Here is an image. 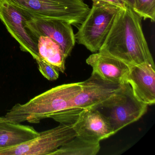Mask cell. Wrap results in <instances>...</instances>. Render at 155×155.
Masks as SVG:
<instances>
[{
	"label": "cell",
	"instance_id": "11",
	"mask_svg": "<svg viewBox=\"0 0 155 155\" xmlns=\"http://www.w3.org/2000/svg\"><path fill=\"white\" fill-rule=\"evenodd\" d=\"M155 68L147 63L131 65L126 79L136 97L148 106L155 103Z\"/></svg>",
	"mask_w": 155,
	"mask_h": 155
},
{
	"label": "cell",
	"instance_id": "7",
	"mask_svg": "<svg viewBox=\"0 0 155 155\" xmlns=\"http://www.w3.org/2000/svg\"><path fill=\"white\" fill-rule=\"evenodd\" d=\"M29 18L8 0H0V20L10 34L18 41L22 51L31 54L34 59L40 57L38 39L26 28Z\"/></svg>",
	"mask_w": 155,
	"mask_h": 155
},
{
	"label": "cell",
	"instance_id": "15",
	"mask_svg": "<svg viewBox=\"0 0 155 155\" xmlns=\"http://www.w3.org/2000/svg\"><path fill=\"white\" fill-rule=\"evenodd\" d=\"M100 148V142L77 136L51 155H96Z\"/></svg>",
	"mask_w": 155,
	"mask_h": 155
},
{
	"label": "cell",
	"instance_id": "3",
	"mask_svg": "<svg viewBox=\"0 0 155 155\" xmlns=\"http://www.w3.org/2000/svg\"><path fill=\"white\" fill-rule=\"evenodd\" d=\"M29 19L62 20L78 28L90 8L83 0H8Z\"/></svg>",
	"mask_w": 155,
	"mask_h": 155
},
{
	"label": "cell",
	"instance_id": "17",
	"mask_svg": "<svg viewBox=\"0 0 155 155\" xmlns=\"http://www.w3.org/2000/svg\"><path fill=\"white\" fill-rule=\"evenodd\" d=\"M39 70L43 77L49 81H55L58 78L59 71L53 65L48 63L41 57L36 59Z\"/></svg>",
	"mask_w": 155,
	"mask_h": 155
},
{
	"label": "cell",
	"instance_id": "16",
	"mask_svg": "<svg viewBox=\"0 0 155 155\" xmlns=\"http://www.w3.org/2000/svg\"><path fill=\"white\" fill-rule=\"evenodd\" d=\"M133 11L144 19L155 20V0H135Z\"/></svg>",
	"mask_w": 155,
	"mask_h": 155
},
{
	"label": "cell",
	"instance_id": "6",
	"mask_svg": "<svg viewBox=\"0 0 155 155\" xmlns=\"http://www.w3.org/2000/svg\"><path fill=\"white\" fill-rule=\"evenodd\" d=\"M71 125L61 124L40 132L37 137L20 145L0 149V155H51L77 136Z\"/></svg>",
	"mask_w": 155,
	"mask_h": 155
},
{
	"label": "cell",
	"instance_id": "19",
	"mask_svg": "<svg viewBox=\"0 0 155 155\" xmlns=\"http://www.w3.org/2000/svg\"><path fill=\"white\" fill-rule=\"evenodd\" d=\"M126 5L132 8H133V5H134L135 0H121Z\"/></svg>",
	"mask_w": 155,
	"mask_h": 155
},
{
	"label": "cell",
	"instance_id": "5",
	"mask_svg": "<svg viewBox=\"0 0 155 155\" xmlns=\"http://www.w3.org/2000/svg\"><path fill=\"white\" fill-rule=\"evenodd\" d=\"M121 8L107 3H93L92 8L75 35L76 42L92 52L99 51Z\"/></svg>",
	"mask_w": 155,
	"mask_h": 155
},
{
	"label": "cell",
	"instance_id": "13",
	"mask_svg": "<svg viewBox=\"0 0 155 155\" xmlns=\"http://www.w3.org/2000/svg\"><path fill=\"white\" fill-rule=\"evenodd\" d=\"M33 127L20 123L0 120V149L15 147L38 137Z\"/></svg>",
	"mask_w": 155,
	"mask_h": 155
},
{
	"label": "cell",
	"instance_id": "1",
	"mask_svg": "<svg viewBox=\"0 0 155 155\" xmlns=\"http://www.w3.org/2000/svg\"><path fill=\"white\" fill-rule=\"evenodd\" d=\"M81 90V82L63 84L36 96L27 103L15 104L0 120L38 123L51 118L58 122L73 120L83 110L73 107V101Z\"/></svg>",
	"mask_w": 155,
	"mask_h": 155
},
{
	"label": "cell",
	"instance_id": "4",
	"mask_svg": "<svg viewBox=\"0 0 155 155\" xmlns=\"http://www.w3.org/2000/svg\"><path fill=\"white\" fill-rule=\"evenodd\" d=\"M148 106L136 97L131 86L125 81L113 96L95 109L107 118L115 134L139 120L147 112Z\"/></svg>",
	"mask_w": 155,
	"mask_h": 155
},
{
	"label": "cell",
	"instance_id": "9",
	"mask_svg": "<svg viewBox=\"0 0 155 155\" xmlns=\"http://www.w3.org/2000/svg\"><path fill=\"white\" fill-rule=\"evenodd\" d=\"M122 83L107 80L92 72L88 79L81 82V90L74 98L73 107L96 108L113 96L120 88Z\"/></svg>",
	"mask_w": 155,
	"mask_h": 155
},
{
	"label": "cell",
	"instance_id": "8",
	"mask_svg": "<svg viewBox=\"0 0 155 155\" xmlns=\"http://www.w3.org/2000/svg\"><path fill=\"white\" fill-rule=\"evenodd\" d=\"M26 27L37 39L40 36H45L55 41L60 47L66 58L75 46L76 39L71 25L65 21L34 18L27 21Z\"/></svg>",
	"mask_w": 155,
	"mask_h": 155
},
{
	"label": "cell",
	"instance_id": "14",
	"mask_svg": "<svg viewBox=\"0 0 155 155\" xmlns=\"http://www.w3.org/2000/svg\"><path fill=\"white\" fill-rule=\"evenodd\" d=\"M37 42L40 57L59 71L64 73L66 58L60 46L50 38L45 36H40Z\"/></svg>",
	"mask_w": 155,
	"mask_h": 155
},
{
	"label": "cell",
	"instance_id": "2",
	"mask_svg": "<svg viewBox=\"0 0 155 155\" xmlns=\"http://www.w3.org/2000/svg\"><path fill=\"white\" fill-rule=\"evenodd\" d=\"M141 18L127 5L118 11L112 27L99 52L130 65L155 66L143 34Z\"/></svg>",
	"mask_w": 155,
	"mask_h": 155
},
{
	"label": "cell",
	"instance_id": "10",
	"mask_svg": "<svg viewBox=\"0 0 155 155\" xmlns=\"http://www.w3.org/2000/svg\"><path fill=\"white\" fill-rule=\"evenodd\" d=\"M71 125L77 136L92 141L100 142L114 134L107 120L96 109L83 110Z\"/></svg>",
	"mask_w": 155,
	"mask_h": 155
},
{
	"label": "cell",
	"instance_id": "18",
	"mask_svg": "<svg viewBox=\"0 0 155 155\" xmlns=\"http://www.w3.org/2000/svg\"><path fill=\"white\" fill-rule=\"evenodd\" d=\"M93 3L101 2L115 5L119 8H124L126 4L121 0H91Z\"/></svg>",
	"mask_w": 155,
	"mask_h": 155
},
{
	"label": "cell",
	"instance_id": "12",
	"mask_svg": "<svg viewBox=\"0 0 155 155\" xmlns=\"http://www.w3.org/2000/svg\"><path fill=\"white\" fill-rule=\"evenodd\" d=\"M86 62L92 67V72L107 80L119 83L126 81L131 66L117 58L100 52L90 55Z\"/></svg>",
	"mask_w": 155,
	"mask_h": 155
}]
</instances>
